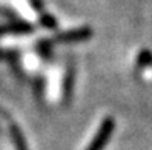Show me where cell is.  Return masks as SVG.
Wrapping results in <instances>:
<instances>
[{
	"label": "cell",
	"mask_w": 152,
	"mask_h": 150,
	"mask_svg": "<svg viewBox=\"0 0 152 150\" xmlns=\"http://www.w3.org/2000/svg\"><path fill=\"white\" fill-rule=\"evenodd\" d=\"M114 130V121L112 118H104L102 121L100 127H98V132L95 138L92 139V143L88 146L86 150H103V147L108 144V141L111 138V133Z\"/></svg>",
	"instance_id": "obj_1"
},
{
	"label": "cell",
	"mask_w": 152,
	"mask_h": 150,
	"mask_svg": "<svg viewBox=\"0 0 152 150\" xmlns=\"http://www.w3.org/2000/svg\"><path fill=\"white\" fill-rule=\"evenodd\" d=\"M138 64H141V66L152 64V54H151V52H148V51L141 52L140 57H138Z\"/></svg>",
	"instance_id": "obj_4"
},
{
	"label": "cell",
	"mask_w": 152,
	"mask_h": 150,
	"mask_svg": "<svg viewBox=\"0 0 152 150\" xmlns=\"http://www.w3.org/2000/svg\"><path fill=\"white\" fill-rule=\"evenodd\" d=\"M10 133H11L15 150H28V146H26V141H25V136L22 133L20 127L17 124H14L12 121H10Z\"/></svg>",
	"instance_id": "obj_2"
},
{
	"label": "cell",
	"mask_w": 152,
	"mask_h": 150,
	"mask_svg": "<svg viewBox=\"0 0 152 150\" xmlns=\"http://www.w3.org/2000/svg\"><path fill=\"white\" fill-rule=\"evenodd\" d=\"M91 35V31L88 28H83V29H75V31H71V32H65V34H60L57 38V41H78L82 38H88Z\"/></svg>",
	"instance_id": "obj_3"
}]
</instances>
